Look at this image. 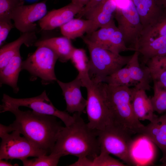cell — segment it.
I'll return each mask as SVG.
<instances>
[{
  "mask_svg": "<svg viewBox=\"0 0 166 166\" xmlns=\"http://www.w3.org/2000/svg\"><path fill=\"white\" fill-rule=\"evenodd\" d=\"M102 0H90L88 3L83 8L81 11L77 14L78 17L81 18L85 16Z\"/></svg>",
  "mask_w": 166,
  "mask_h": 166,
  "instance_id": "cell-36",
  "label": "cell"
},
{
  "mask_svg": "<svg viewBox=\"0 0 166 166\" xmlns=\"http://www.w3.org/2000/svg\"><path fill=\"white\" fill-rule=\"evenodd\" d=\"M81 114L74 113L73 122L62 127L51 153L61 157L71 155L78 158L87 157L91 159L100 154L98 130L90 127Z\"/></svg>",
  "mask_w": 166,
  "mask_h": 166,
  "instance_id": "cell-2",
  "label": "cell"
},
{
  "mask_svg": "<svg viewBox=\"0 0 166 166\" xmlns=\"http://www.w3.org/2000/svg\"><path fill=\"white\" fill-rule=\"evenodd\" d=\"M12 20L9 16H0V46L5 41L10 32L13 27Z\"/></svg>",
  "mask_w": 166,
  "mask_h": 166,
  "instance_id": "cell-32",
  "label": "cell"
},
{
  "mask_svg": "<svg viewBox=\"0 0 166 166\" xmlns=\"http://www.w3.org/2000/svg\"><path fill=\"white\" fill-rule=\"evenodd\" d=\"M56 81L62 90L68 113H86L87 100L81 94V87L82 85L80 80L77 77L69 82H64L58 80Z\"/></svg>",
  "mask_w": 166,
  "mask_h": 166,
  "instance_id": "cell-12",
  "label": "cell"
},
{
  "mask_svg": "<svg viewBox=\"0 0 166 166\" xmlns=\"http://www.w3.org/2000/svg\"><path fill=\"white\" fill-rule=\"evenodd\" d=\"M47 13L45 1L20 5L12 12L10 17L16 28L24 33L36 31L37 26L35 22L42 19Z\"/></svg>",
  "mask_w": 166,
  "mask_h": 166,
  "instance_id": "cell-11",
  "label": "cell"
},
{
  "mask_svg": "<svg viewBox=\"0 0 166 166\" xmlns=\"http://www.w3.org/2000/svg\"><path fill=\"white\" fill-rule=\"evenodd\" d=\"M117 8L116 0H103L89 12L85 16L93 22L92 32L113 19Z\"/></svg>",
  "mask_w": 166,
  "mask_h": 166,
  "instance_id": "cell-17",
  "label": "cell"
},
{
  "mask_svg": "<svg viewBox=\"0 0 166 166\" xmlns=\"http://www.w3.org/2000/svg\"><path fill=\"white\" fill-rule=\"evenodd\" d=\"M153 95L150 98L154 112L159 114L166 112V90L153 82Z\"/></svg>",
  "mask_w": 166,
  "mask_h": 166,
  "instance_id": "cell-28",
  "label": "cell"
},
{
  "mask_svg": "<svg viewBox=\"0 0 166 166\" xmlns=\"http://www.w3.org/2000/svg\"><path fill=\"white\" fill-rule=\"evenodd\" d=\"M70 60L78 72L77 77L81 81L82 87H85L91 81L89 74V60L85 51L74 47Z\"/></svg>",
  "mask_w": 166,
  "mask_h": 166,
  "instance_id": "cell-24",
  "label": "cell"
},
{
  "mask_svg": "<svg viewBox=\"0 0 166 166\" xmlns=\"http://www.w3.org/2000/svg\"><path fill=\"white\" fill-rule=\"evenodd\" d=\"M108 50L117 54H120L122 52L131 51L126 46L123 35L118 27L111 37Z\"/></svg>",
  "mask_w": 166,
  "mask_h": 166,
  "instance_id": "cell-31",
  "label": "cell"
},
{
  "mask_svg": "<svg viewBox=\"0 0 166 166\" xmlns=\"http://www.w3.org/2000/svg\"><path fill=\"white\" fill-rule=\"evenodd\" d=\"M132 0L143 28L156 22L164 13L161 0Z\"/></svg>",
  "mask_w": 166,
  "mask_h": 166,
  "instance_id": "cell-15",
  "label": "cell"
},
{
  "mask_svg": "<svg viewBox=\"0 0 166 166\" xmlns=\"http://www.w3.org/2000/svg\"><path fill=\"white\" fill-rule=\"evenodd\" d=\"M93 25L90 20L73 18L61 26L60 31L64 36L71 40L81 37L85 33H91Z\"/></svg>",
  "mask_w": 166,
  "mask_h": 166,
  "instance_id": "cell-23",
  "label": "cell"
},
{
  "mask_svg": "<svg viewBox=\"0 0 166 166\" xmlns=\"http://www.w3.org/2000/svg\"><path fill=\"white\" fill-rule=\"evenodd\" d=\"M110 154L103 151L93 159L89 158L87 166H124L125 164L112 157Z\"/></svg>",
  "mask_w": 166,
  "mask_h": 166,
  "instance_id": "cell-30",
  "label": "cell"
},
{
  "mask_svg": "<svg viewBox=\"0 0 166 166\" xmlns=\"http://www.w3.org/2000/svg\"><path fill=\"white\" fill-rule=\"evenodd\" d=\"M23 4L24 3L20 0H0V16L10 17L11 13L15 9Z\"/></svg>",
  "mask_w": 166,
  "mask_h": 166,
  "instance_id": "cell-33",
  "label": "cell"
},
{
  "mask_svg": "<svg viewBox=\"0 0 166 166\" xmlns=\"http://www.w3.org/2000/svg\"><path fill=\"white\" fill-rule=\"evenodd\" d=\"M115 18L126 46L131 51H136L143 27L132 0H125L117 5Z\"/></svg>",
  "mask_w": 166,
  "mask_h": 166,
  "instance_id": "cell-6",
  "label": "cell"
},
{
  "mask_svg": "<svg viewBox=\"0 0 166 166\" xmlns=\"http://www.w3.org/2000/svg\"><path fill=\"white\" fill-rule=\"evenodd\" d=\"M6 111L13 113L15 119L8 126L0 124V135L17 131L37 148L51 153L63 127L57 118L33 110L23 111L19 108L2 104L0 113Z\"/></svg>",
  "mask_w": 166,
  "mask_h": 166,
  "instance_id": "cell-1",
  "label": "cell"
},
{
  "mask_svg": "<svg viewBox=\"0 0 166 166\" xmlns=\"http://www.w3.org/2000/svg\"><path fill=\"white\" fill-rule=\"evenodd\" d=\"M136 51L142 55V64L146 65L151 59L166 55V36L155 39L140 42Z\"/></svg>",
  "mask_w": 166,
  "mask_h": 166,
  "instance_id": "cell-21",
  "label": "cell"
},
{
  "mask_svg": "<svg viewBox=\"0 0 166 166\" xmlns=\"http://www.w3.org/2000/svg\"><path fill=\"white\" fill-rule=\"evenodd\" d=\"M20 0L22 3H24V0Z\"/></svg>",
  "mask_w": 166,
  "mask_h": 166,
  "instance_id": "cell-41",
  "label": "cell"
},
{
  "mask_svg": "<svg viewBox=\"0 0 166 166\" xmlns=\"http://www.w3.org/2000/svg\"><path fill=\"white\" fill-rule=\"evenodd\" d=\"M61 157L59 155L50 153L31 159H26L22 161L24 166H56Z\"/></svg>",
  "mask_w": 166,
  "mask_h": 166,
  "instance_id": "cell-29",
  "label": "cell"
},
{
  "mask_svg": "<svg viewBox=\"0 0 166 166\" xmlns=\"http://www.w3.org/2000/svg\"><path fill=\"white\" fill-rule=\"evenodd\" d=\"M132 104L134 114L140 121L147 120L150 122L157 117L154 113L150 98L145 91L133 87Z\"/></svg>",
  "mask_w": 166,
  "mask_h": 166,
  "instance_id": "cell-18",
  "label": "cell"
},
{
  "mask_svg": "<svg viewBox=\"0 0 166 166\" xmlns=\"http://www.w3.org/2000/svg\"><path fill=\"white\" fill-rule=\"evenodd\" d=\"M101 87L110 111L112 124L131 136L142 134L145 126L137 118L132 106L133 88L101 82Z\"/></svg>",
  "mask_w": 166,
  "mask_h": 166,
  "instance_id": "cell-3",
  "label": "cell"
},
{
  "mask_svg": "<svg viewBox=\"0 0 166 166\" xmlns=\"http://www.w3.org/2000/svg\"><path fill=\"white\" fill-rule=\"evenodd\" d=\"M83 7L71 2L61 8L48 12L39 21L41 29L50 30L62 26L79 13Z\"/></svg>",
  "mask_w": 166,
  "mask_h": 166,
  "instance_id": "cell-13",
  "label": "cell"
},
{
  "mask_svg": "<svg viewBox=\"0 0 166 166\" xmlns=\"http://www.w3.org/2000/svg\"><path fill=\"white\" fill-rule=\"evenodd\" d=\"M102 82L113 86H135L126 65L105 77Z\"/></svg>",
  "mask_w": 166,
  "mask_h": 166,
  "instance_id": "cell-27",
  "label": "cell"
},
{
  "mask_svg": "<svg viewBox=\"0 0 166 166\" xmlns=\"http://www.w3.org/2000/svg\"><path fill=\"white\" fill-rule=\"evenodd\" d=\"M0 166H15L8 162L6 161L3 160L2 159L0 160Z\"/></svg>",
  "mask_w": 166,
  "mask_h": 166,
  "instance_id": "cell-38",
  "label": "cell"
},
{
  "mask_svg": "<svg viewBox=\"0 0 166 166\" xmlns=\"http://www.w3.org/2000/svg\"><path fill=\"white\" fill-rule=\"evenodd\" d=\"M160 165L162 166H166V160L164 163H162V164Z\"/></svg>",
  "mask_w": 166,
  "mask_h": 166,
  "instance_id": "cell-40",
  "label": "cell"
},
{
  "mask_svg": "<svg viewBox=\"0 0 166 166\" xmlns=\"http://www.w3.org/2000/svg\"><path fill=\"white\" fill-rule=\"evenodd\" d=\"M153 82L166 90V69L148 67Z\"/></svg>",
  "mask_w": 166,
  "mask_h": 166,
  "instance_id": "cell-34",
  "label": "cell"
},
{
  "mask_svg": "<svg viewBox=\"0 0 166 166\" xmlns=\"http://www.w3.org/2000/svg\"><path fill=\"white\" fill-rule=\"evenodd\" d=\"M141 134L160 149L162 156L160 161L164 163L166 160V112L145 126Z\"/></svg>",
  "mask_w": 166,
  "mask_h": 166,
  "instance_id": "cell-14",
  "label": "cell"
},
{
  "mask_svg": "<svg viewBox=\"0 0 166 166\" xmlns=\"http://www.w3.org/2000/svg\"><path fill=\"white\" fill-rule=\"evenodd\" d=\"M164 36H166V13L164 12L156 22L143 28L138 42L153 39Z\"/></svg>",
  "mask_w": 166,
  "mask_h": 166,
  "instance_id": "cell-26",
  "label": "cell"
},
{
  "mask_svg": "<svg viewBox=\"0 0 166 166\" xmlns=\"http://www.w3.org/2000/svg\"><path fill=\"white\" fill-rule=\"evenodd\" d=\"M101 82L91 80L85 87L87 90L86 113L91 128L101 130L112 124L111 114L102 91Z\"/></svg>",
  "mask_w": 166,
  "mask_h": 166,
  "instance_id": "cell-8",
  "label": "cell"
},
{
  "mask_svg": "<svg viewBox=\"0 0 166 166\" xmlns=\"http://www.w3.org/2000/svg\"><path fill=\"white\" fill-rule=\"evenodd\" d=\"M22 60L20 52L9 61L8 64L0 70V85L6 84L13 89L17 93L19 91L17 83L19 73L22 70Z\"/></svg>",
  "mask_w": 166,
  "mask_h": 166,
  "instance_id": "cell-22",
  "label": "cell"
},
{
  "mask_svg": "<svg viewBox=\"0 0 166 166\" xmlns=\"http://www.w3.org/2000/svg\"><path fill=\"white\" fill-rule=\"evenodd\" d=\"M34 45L36 47L45 46L49 48L56 53L58 59L62 62H65L70 60L74 48L71 40L64 36L37 41Z\"/></svg>",
  "mask_w": 166,
  "mask_h": 166,
  "instance_id": "cell-20",
  "label": "cell"
},
{
  "mask_svg": "<svg viewBox=\"0 0 166 166\" xmlns=\"http://www.w3.org/2000/svg\"><path fill=\"white\" fill-rule=\"evenodd\" d=\"M98 138L100 151L116 156L127 165H136L131 154V136L111 124L98 130Z\"/></svg>",
  "mask_w": 166,
  "mask_h": 166,
  "instance_id": "cell-5",
  "label": "cell"
},
{
  "mask_svg": "<svg viewBox=\"0 0 166 166\" xmlns=\"http://www.w3.org/2000/svg\"><path fill=\"white\" fill-rule=\"evenodd\" d=\"M139 52L135 51L132 57L126 65L130 76L138 89L150 91V84L152 81L150 70L148 66L139 61Z\"/></svg>",
  "mask_w": 166,
  "mask_h": 166,
  "instance_id": "cell-16",
  "label": "cell"
},
{
  "mask_svg": "<svg viewBox=\"0 0 166 166\" xmlns=\"http://www.w3.org/2000/svg\"><path fill=\"white\" fill-rule=\"evenodd\" d=\"M17 131L10 134L0 135L2 139L0 147V160L18 159L22 161L29 157H37L47 155L34 146L25 137L21 136Z\"/></svg>",
  "mask_w": 166,
  "mask_h": 166,
  "instance_id": "cell-9",
  "label": "cell"
},
{
  "mask_svg": "<svg viewBox=\"0 0 166 166\" xmlns=\"http://www.w3.org/2000/svg\"><path fill=\"white\" fill-rule=\"evenodd\" d=\"M146 65L149 67L166 69V55L153 57L148 61Z\"/></svg>",
  "mask_w": 166,
  "mask_h": 166,
  "instance_id": "cell-35",
  "label": "cell"
},
{
  "mask_svg": "<svg viewBox=\"0 0 166 166\" xmlns=\"http://www.w3.org/2000/svg\"><path fill=\"white\" fill-rule=\"evenodd\" d=\"M35 31L22 33L16 40L2 46L0 49V70L3 69L10 59L18 52L21 46L32 45L37 41Z\"/></svg>",
  "mask_w": 166,
  "mask_h": 166,
  "instance_id": "cell-19",
  "label": "cell"
},
{
  "mask_svg": "<svg viewBox=\"0 0 166 166\" xmlns=\"http://www.w3.org/2000/svg\"><path fill=\"white\" fill-rule=\"evenodd\" d=\"M83 41L89 53V74L91 80L102 82L104 79L125 66L132 55L122 56L114 53L92 43L85 37Z\"/></svg>",
  "mask_w": 166,
  "mask_h": 166,
  "instance_id": "cell-4",
  "label": "cell"
},
{
  "mask_svg": "<svg viewBox=\"0 0 166 166\" xmlns=\"http://www.w3.org/2000/svg\"><path fill=\"white\" fill-rule=\"evenodd\" d=\"M71 2L79 6L84 7L90 0H69Z\"/></svg>",
  "mask_w": 166,
  "mask_h": 166,
  "instance_id": "cell-37",
  "label": "cell"
},
{
  "mask_svg": "<svg viewBox=\"0 0 166 166\" xmlns=\"http://www.w3.org/2000/svg\"><path fill=\"white\" fill-rule=\"evenodd\" d=\"M58 57L49 48L39 46L35 51L22 61V70L27 71L32 75L41 80L46 85L57 80L54 67Z\"/></svg>",
  "mask_w": 166,
  "mask_h": 166,
  "instance_id": "cell-7",
  "label": "cell"
},
{
  "mask_svg": "<svg viewBox=\"0 0 166 166\" xmlns=\"http://www.w3.org/2000/svg\"><path fill=\"white\" fill-rule=\"evenodd\" d=\"M2 101L4 105L18 108L26 107L39 113L54 116L63 121L65 126L71 124L74 120L73 115L58 110L53 105L45 90L37 96L23 98H14L4 94Z\"/></svg>",
  "mask_w": 166,
  "mask_h": 166,
  "instance_id": "cell-10",
  "label": "cell"
},
{
  "mask_svg": "<svg viewBox=\"0 0 166 166\" xmlns=\"http://www.w3.org/2000/svg\"><path fill=\"white\" fill-rule=\"evenodd\" d=\"M117 28L113 19L108 24L89 34V37L85 38L94 44L108 50L111 37Z\"/></svg>",
  "mask_w": 166,
  "mask_h": 166,
  "instance_id": "cell-25",
  "label": "cell"
},
{
  "mask_svg": "<svg viewBox=\"0 0 166 166\" xmlns=\"http://www.w3.org/2000/svg\"><path fill=\"white\" fill-rule=\"evenodd\" d=\"M164 9V11L166 13V0H161Z\"/></svg>",
  "mask_w": 166,
  "mask_h": 166,
  "instance_id": "cell-39",
  "label": "cell"
}]
</instances>
